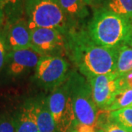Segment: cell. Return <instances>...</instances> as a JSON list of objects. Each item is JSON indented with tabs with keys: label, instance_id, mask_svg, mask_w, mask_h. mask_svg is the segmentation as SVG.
Listing matches in <instances>:
<instances>
[{
	"label": "cell",
	"instance_id": "7",
	"mask_svg": "<svg viewBox=\"0 0 132 132\" xmlns=\"http://www.w3.org/2000/svg\"><path fill=\"white\" fill-rule=\"evenodd\" d=\"M90 83L93 98L97 107L106 111L121 89L120 76L115 72L92 76L87 79Z\"/></svg>",
	"mask_w": 132,
	"mask_h": 132
},
{
	"label": "cell",
	"instance_id": "12",
	"mask_svg": "<svg viewBox=\"0 0 132 132\" xmlns=\"http://www.w3.org/2000/svg\"><path fill=\"white\" fill-rule=\"evenodd\" d=\"M35 112L39 132H57L47 98L35 101Z\"/></svg>",
	"mask_w": 132,
	"mask_h": 132
},
{
	"label": "cell",
	"instance_id": "1",
	"mask_svg": "<svg viewBox=\"0 0 132 132\" xmlns=\"http://www.w3.org/2000/svg\"><path fill=\"white\" fill-rule=\"evenodd\" d=\"M66 50L87 79L116 71L119 48L99 46L90 39L87 31L68 33Z\"/></svg>",
	"mask_w": 132,
	"mask_h": 132
},
{
	"label": "cell",
	"instance_id": "17",
	"mask_svg": "<svg viewBox=\"0 0 132 132\" xmlns=\"http://www.w3.org/2000/svg\"><path fill=\"white\" fill-rule=\"evenodd\" d=\"M132 105V89L121 87L111 105L106 109V112L115 111L120 109L130 107Z\"/></svg>",
	"mask_w": 132,
	"mask_h": 132
},
{
	"label": "cell",
	"instance_id": "23",
	"mask_svg": "<svg viewBox=\"0 0 132 132\" xmlns=\"http://www.w3.org/2000/svg\"><path fill=\"white\" fill-rule=\"evenodd\" d=\"M12 0H0V5L3 7L6 4H7L8 2H11Z\"/></svg>",
	"mask_w": 132,
	"mask_h": 132
},
{
	"label": "cell",
	"instance_id": "2",
	"mask_svg": "<svg viewBox=\"0 0 132 132\" xmlns=\"http://www.w3.org/2000/svg\"><path fill=\"white\" fill-rule=\"evenodd\" d=\"M87 33L99 46L119 48L131 44L132 23L109 10L100 7L94 11Z\"/></svg>",
	"mask_w": 132,
	"mask_h": 132
},
{
	"label": "cell",
	"instance_id": "19",
	"mask_svg": "<svg viewBox=\"0 0 132 132\" xmlns=\"http://www.w3.org/2000/svg\"><path fill=\"white\" fill-rule=\"evenodd\" d=\"M7 44L6 42L5 36L2 33H0V71L4 67L7 60Z\"/></svg>",
	"mask_w": 132,
	"mask_h": 132
},
{
	"label": "cell",
	"instance_id": "3",
	"mask_svg": "<svg viewBox=\"0 0 132 132\" xmlns=\"http://www.w3.org/2000/svg\"><path fill=\"white\" fill-rule=\"evenodd\" d=\"M67 81L76 117V126L73 132H96L98 107L93 98L89 81L76 72L70 73Z\"/></svg>",
	"mask_w": 132,
	"mask_h": 132
},
{
	"label": "cell",
	"instance_id": "11",
	"mask_svg": "<svg viewBox=\"0 0 132 132\" xmlns=\"http://www.w3.org/2000/svg\"><path fill=\"white\" fill-rule=\"evenodd\" d=\"M15 132H39L35 112V101L27 102L14 117Z\"/></svg>",
	"mask_w": 132,
	"mask_h": 132
},
{
	"label": "cell",
	"instance_id": "22",
	"mask_svg": "<svg viewBox=\"0 0 132 132\" xmlns=\"http://www.w3.org/2000/svg\"><path fill=\"white\" fill-rule=\"evenodd\" d=\"M107 0H85V3L87 5H90L92 7H97L96 9L102 7L105 2Z\"/></svg>",
	"mask_w": 132,
	"mask_h": 132
},
{
	"label": "cell",
	"instance_id": "20",
	"mask_svg": "<svg viewBox=\"0 0 132 132\" xmlns=\"http://www.w3.org/2000/svg\"><path fill=\"white\" fill-rule=\"evenodd\" d=\"M99 129L102 130L104 132H129L120 127L117 124L109 121L108 118L106 122L101 123Z\"/></svg>",
	"mask_w": 132,
	"mask_h": 132
},
{
	"label": "cell",
	"instance_id": "21",
	"mask_svg": "<svg viewBox=\"0 0 132 132\" xmlns=\"http://www.w3.org/2000/svg\"><path fill=\"white\" fill-rule=\"evenodd\" d=\"M120 82L121 87L132 89V71L124 76H120Z\"/></svg>",
	"mask_w": 132,
	"mask_h": 132
},
{
	"label": "cell",
	"instance_id": "4",
	"mask_svg": "<svg viewBox=\"0 0 132 132\" xmlns=\"http://www.w3.org/2000/svg\"><path fill=\"white\" fill-rule=\"evenodd\" d=\"M25 10L30 29H55L68 34L73 30L72 27L75 24L57 0H27Z\"/></svg>",
	"mask_w": 132,
	"mask_h": 132
},
{
	"label": "cell",
	"instance_id": "6",
	"mask_svg": "<svg viewBox=\"0 0 132 132\" xmlns=\"http://www.w3.org/2000/svg\"><path fill=\"white\" fill-rule=\"evenodd\" d=\"M69 64L60 56H42L35 68V77L46 89L54 90L65 82Z\"/></svg>",
	"mask_w": 132,
	"mask_h": 132
},
{
	"label": "cell",
	"instance_id": "25",
	"mask_svg": "<svg viewBox=\"0 0 132 132\" xmlns=\"http://www.w3.org/2000/svg\"><path fill=\"white\" fill-rule=\"evenodd\" d=\"M96 132H104V131H103L102 130H101V129H98V130Z\"/></svg>",
	"mask_w": 132,
	"mask_h": 132
},
{
	"label": "cell",
	"instance_id": "5",
	"mask_svg": "<svg viewBox=\"0 0 132 132\" xmlns=\"http://www.w3.org/2000/svg\"><path fill=\"white\" fill-rule=\"evenodd\" d=\"M47 99L57 132L73 131L76 117L68 81L53 90Z\"/></svg>",
	"mask_w": 132,
	"mask_h": 132
},
{
	"label": "cell",
	"instance_id": "15",
	"mask_svg": "<svg viewBox=\"0 0 132 132\" xmlns=\"http://www.w3.org/2000/svg\"><path fill=\"white\" fill-rule=\"evenodd\" d=\"M107 112V118L109 121L117 124L128 131L132 132V107L130 106Z\"/></svg>",
	"mask_w": 132,
	"mask_h": 132
},
{
	"label": "cell",
	"instance_id": "18",
	"mask_svg": "<svg viewBox=\"0 0 132 132\" xmlns=\"http://www.w3.org/2000/svg\"><path fill=\"white\" fill-rule=\"evenodd\" d=\"M0 132H15L14 118L0 115Z\"/></svg>",
	"mask_w": 132,
	"mask_h": 132
},
{
	"label": "cell",
	"instance_id": "26",
	"mask_svg": "<svg viewBox=\"0 0 132 132\" xmlns=\"http://www.w3.org/2000/svg\"><path fill=\"white\" fill-rule=\"evenodd\" d=\"M131 47H132V40H131Z\"/></svg>",
	"mask_w": 132,
	"mask_h": 132
},
{
	"label": "cell",
	"instance_id": "24",
	"mask_svg": "<svg viewBox=\"0 0 132 132\" xmlns=\"http://www.w3.org/2000/svg\"><path fill=\"white\" fill-rule=\"evenodd\" d=\"M2 7L0 5V23L2 22V19H3V13H2Z\"/></svg>",
	"mask_w": 132,
	"mask_h": 132
},
{
	"label": "cell",
	"instance_id": "16",
	"mask_svg": "<svg viewBox=\"0 0 132 132\" xmlns=\"http://www.w3.org/2000/svg\"><path fill=\"white\" fill-rule=\"evenodd\" d=\"M132 71V47L127 44L119 47L116 72L120 76Z\"/></svg>",
	"mask_w": 132,
	"mask_h": 132
},
{
	"label": "cell",
	"instance_id": "8",
	"mask_svg": "<svg viewBox=\"0 0 132 132\" xmlns=\"http://www.w3.org/2000/svg\"><path fill=\"white\" fill-rule=\"evenodd\" d=\"M67 34L55 29H31V48L41 56H54L53 54L65 49Z\"/></svg>",
	"mask_w": 132,
	"mask_h": 132
},
{
	"label": "cell",
	"instance_id": "14",
	"mask_svg": "<svg viewBox=\"0 0 132 132\" xmlns=\"http://www.w3.org/2000/svg\"><path fill=\"white\" fill-rule=\"evenodd\" d=\"M102 7L132 23V0H107Z\"/></svg>",
	"mask_w": 132,
	"mask_h": 132
},
{
	"label": "cell",
	"instance_id": "13",
	"mask_svg": "<svg viewBox=\"0 0 132 132\" xmlns=\"http://www.w3.org/2000/svg\"><path fill=\"white\" fill-rule=\"evenodd\" d=\"M67 15L74 22L88 16L89 11L85 0H57Z\"/></svg>",
	"mask_w": 132,
	"mask_h": 132
},
{
	"label": "cell",
	"instance_id": "9",
	"mask_svg": "<svg viewBox=\"0 0 132 132\" xmlns=\"http://www.w3.org/2000/svg\"><path fill=\"white\" fill-rule=\"evenodd\" d=\"M42 56L31 48L11 51L7 54V71L10 74L19 76L36 68Z\"/></svg>",
	"mask_w": 132,
	"mask_h": 132
},
{
	"label": "cell",
	"instance_id": "27",
	"mask_svg": "<svg viewBox=\"0 0 132 132\" xmlns=\"http://www.w3.org/2000/svg\"><path fill=\"white\" fill-rule=\"evenodd\" d=\"M131 107H132V105H131Z\"/></svg>",
	"mask_w": 132,
	"mask_h": 132
},
{
	"label": "cell",
	"instance_id": "10",
	"mask_svg": "<svg viewBox=\"0 0 132 132\" xmlns=\"http://www.w3.org/2000/svg\"><path fill=\"white\" fill-rule=\"evenodd\" d=\"M7 47L11 51L28 49L31 48V29L27 21L20 19L10 27L5 36Z\"/></svg>",
	"mask_w": 132,
	"mask_h": 132
}]
</instances>
